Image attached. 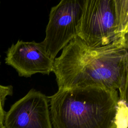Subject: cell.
Instances as JSON below:
<instances>
[{
  "label": "cell",
  "mask_w": 128,
  "mask_h": 128,
  "mask_svg": "<svg viewBox=\"0 0 128 128\" xmlns=\"http://www.w3.org/2000/svg\"><path fill=\"white\" fill-rule=\"evenodd\" d=\"M6 128H52L48 96L32 88L5 114Z\"/></svg>",
  "instance_id": "cell-5"
},
{
  "label": "cell",
  "mask_w": 128,
  "mask_h": 128,
  "mask_svg": "<svg viewBox=\"0 0 128 128\" xmlns=\"http://www.w3.org/2000/svg\"><path fill=\"white\" fill-rule=\"evenodd\" d=\"M0 128H5V126L3 124V125H2V126H0Z\"/></svg>",
  "instance_id": "cell-10"
},
{
  "label": "cell",
  "mask_w": 128,
  "mask_h": 128,
  "mask_svg": "<svg viewBox=\"0 0 128 128\" xmlns=\"http://www.w3.org/2000/svg\"><path fill=\"white\" fill-rule=\"evenodd\" d=\"M84 0H62L52 7L42 42L48 54L54 60L60 51L78 36Z\"/></svg>",
  "instance_id": "cell-4"
},
{
  "label": "cell",
  "mask_w": 128,
  "mask_h": 128,
  "mask_svg": "<svg viewBox=\"0 0 128 128\" xmlns=\"http://www.w3.org/2000/svg\"><path fill=\"white\" fill-rule=\"evenodd\" d=\"M77 36L92 48L112 43L122 46L118 38L114 0H84Z\"/></svg>",
  "instance_id": "cell-3"
},
{
  "label": "cell",
  "mask_w": 128,
  "mask_h": 128,
  "mask_svg": "<svg viewBox=\"0 0 128 128\" xmlns=\"http://www.w3.org/2000/svg\"><path fill=\"white\" fill-rule=\"evenodd\" d=\"M52 72L58 88L100 86L127 100L128 48L118 44L92 48L76 36L54 58Z\"/></svg>",
  "instance_id": "cell-1"
},
{
  "label": "cell",
  "mask_w": 128,
  "mask_h": 128,
  "mask_svg": "<svg viewBox=\"0 0 128 128\" xmlns=\"http://www.w3.org/2000/svg\"><path fill=\"white\" fill-rule=\"evenodd\" d=\"M116 122V128H127L128 103L126 100L119 98Z\"/></svg>",
  "instance_id": "cell-8"
},
{
  "label": "cell",
  "mask_w": 128,
  "mask_h": 128,
  "mask_svg": "<svg viewBox=\"0 0 128 128\" xmlns=\"http://www.w3.org/2000/svg\"><path fill=\"white\" fill-rule=\"evenodd\" d=\"M117 20L118 38L119 43L127 48L128 32V0H114Z\"/></svg>",
  "instance_id": "cell-7"
},
{
  "label": "cell",
  "mask_w": 128,
  "mask_h": 128,
  "mask_svg": "<svg viewBox=\"0 0 128 128\" xmlns=\"http://www.w3.org/2000/svg\"><path fill=\"white\" fill-rule=\"evenodd\" d=\"M13 92L12 86H2L0 84V126L4 124L6 112L4 110L5 101L8 96H12Z\"/></svg>",
  "instance_id": "cell-9"
},
{
  "label": "cell",
  "mask_w": 128,
  "mask_h": 128,
  "mask_svg": "<svg viewBox=\"0 0 128 128\" xmlns=\"http://www.w3.org/2000/svg\"><path fill=\"white\" fill-rule=\"evenodd\" d=\"M48 98L52 128H116L117 90L93 86L58 88Z\"/></svg>",
  "instance_id": "cell-2"
},
{
  "label": "cell",
  "mask_w": 128,
  "mask_h": 128,
  "mask_svg": "<svg viewBox=\"0 0 128 128\" xmlns=\"http://www.w3.org/2000/svg\"></svg>",
  "instance_id": "cell-11"
},
{
  "label": "cell",
  "mask_w": 128,
  "mask_h": 128,
  "mask_svg": "<svg viewBox=\"0 0 128 128\" xmlns=\"http://www.w3.org/2000/svg\"><path fill=\"white\" fill-rule=\"evenodd\" d=\"M5 62L20 76L30 77L36 74H49L52 72L54 60L46 52L42 42L18 40L6 52Z\"/></svg>",
  "instance_id": "cell-6"
}]
</instances>
